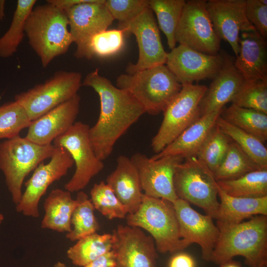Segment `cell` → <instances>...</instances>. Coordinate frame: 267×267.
<instances>
[{
    "instance_id": "cell-1",
    "label": "cell",
    "mask_w": 267,
    "mask_h": 267,
    "mask_svg": "<svg viewBox=\"0 0 267 267\" xmlns=\"http://www.w3.org/2000/svg\"><path fill=\"white\" fill-rule=\"evenodd\" d=\"M82 85L92 88L99 97V115L89 128V137L96 156L103 161L111 155L117 141L145 111L129 91L114 86L99 75L98 69L86 75Z\"/></svg>"
},
{
    "instance_id": "cell-2",
    "label": "cell",
    "mask_w": 267,
    "mask_h": 267,
    "mask_svg": "<svg viewBox=\"0 0 267 267\" xmlns=\"http://www.w3.org/2000/svg\"><path fill=\"white\" fill-rule=\"evenodd\" d=\"M217 226L220 234L211 262L221 266L240 256L250 267H267V216L236 224L217 222Z\"/></svg>"
},
{
    "instance_id": "cell-3",
    "label": "cell",
    "mask_w": 267,
    "mask_h": 267,
    "mask_svg": "<svg viewBox=\"0 0 267 267\" xmlns=\"http://www.w3.org/2000/svg\"><path fill=\"white\" fill-rule=\"evenodd\" d=\"M68 27L65 11L48 2L34 6L28 15L25 35L44 68L65 54L74 43Z\"/></svg>"
},
{
    "instance_id": "cell-4",
    "label": "cell",
    "mask_w": 267,
    "mask_h": 267,
    "mask_svg": "<svg viewBox=\"0 0 267 267\" xmlns=\"http://www.w3.org/2000/svg\"><path fill=\"white\" fill-rule=\"evenodd\" d=\"M127 224L147 231L157 252L174 254L187 247L181 238L173 203L143 194L141 203L133 214H127Z\"/></svg>"
},
{
    "instance_id": "cell-5",
    "label": "cell",
    "mask_w": 267,
    "mask_h": 267,
    "mask_svg": "<svg viewBox=\"0 0 267 267\" xmlns=\"http://www.w3.org/2000/svg\"><path fill=\"white\" fill-rule=\"evenodd\" d=\"M116 85L129 91L145 113L153 115L163 112L182 87L165 65L121 74L117 78Z\"/></svg>"
},
{
    "instance_id": "cell-6",
    "label": "cell",
    "mask_w": 267,
    "mask_h": 267,
    "mask_svg": "<svg viewBox=\"0 0 267 267\" xmlns=\"http://www.w3.org/2000/svg\"><path fill=\"white\" fill-rule=\"evenodd\" d=\"M53 144L40 145L19 135L0 142V170L13 202H20L25 177L45 159L50 158Z\"/></svg>"
},
{
    "instance_id": "cell-7",
    "label": "cell",
    "mask_w": 267,
    "mask_h": 267,
    "mask_svg": "<svg viewBox=\"0 0 267 267\" xmlns=\"http://www.w3.org/2000/svg\"><path fill=\"white\" fill-rule=\"evenodd\" d=\"M174 186L178 198L202 208L216 219L220 205L213 173L196 156L187 157L175 169Z\"/></svg>"
},
{
    "instance_id": "cell-8",
    "label": "cell",
    "mask_w": 267,
    "mask_h": 267,
    "mask_svg": "<svg viewBox=\"0 0 267 267\" xmlns=\"http://www.w3.org/2000/svg\"><path fill=\"white\" fill-rule=\"evenodd\" d=\"M207 88L193 84L182 85L179 92L163 111V121L152 139L151 146L156 154L200 117L199 104Z\"/></svg>"
},
{
    "instance_id": "cell-9",
    "label": "cell",
    "mask_w": 267,
    "mask_h": 267,
    "mask_svg": "<svg viewBox=\"0 0 267 267\" xmlns=\"http://www.w3.org/2000/svg\"><path fill=\"white\" fill-rule=\"evenodd\" d=\"M82 79L81 73L60 70L44 83L17 93L14 100L33 121L78 94Z\"/></svg>"
},
{
    "instance_id": "cell-10",
    "label": "cell",
    "mask_w": 267,
    "mask_h": 267,
    "mask_svg": "<svg viewBox=\"0 0 267 267\" xmlns=\"http://www.w3.org/2000/svg\"><path fill=\"white\" fill-rule=\"evenodd\" d=\"M89 128L88 124L76 122L53 141L54 146L62 147L69 152L75 164L74 175L64 185L65 190L71 193L84 189L104 168L103 161L98 158L92 148Z\"/></svg>"
},
{
    "instance_id": "cell-11",
    "label": "cell",
    "mask_w": 267,
    "mask_h": 267,
    "mask_svg": "<svg viewBox=\"0 0 267 267\" xmlns=\"http://www.w3.org/2000/svg\"><path fill=\"white\" fill-rule=\"evenodd\" d=\"M207 0H186L176 31V42L210 55L219 53L221 40L217 35L207 7Z\"/></svg>"
},
{
    "instance_id": "cell-12",
    "label": "cell",
    "mask_w": 267,
    "mask_h": 267,
    "mask_svg": "<svg viewBox=\"0 0 267 267\" xmlns=\"http://www.w3.org/2000/svg\"><path fill=\"white\" fill-rule=\"evenodd\" d=\"M69 152L63 147L55 146L50 161L40 163L31 177L25 183V190L16 205V210L27 217L39 218V204L48 187L65 176L74 164Z\"/></svg>"
},
{
    "instance_id": "cell-13",
    "label": "cell",
    "mask_w": 267,
    "mask_h": 267,
    "mask_svg": "<svg viewBox=\"0 0 267 267\" xmlns=\"http://www.w3.org/2000/svg\"><path fill=\"white\" fill-rule=\"evenodd\" d=\"M125 33L134 34L139 50L138 58L126 68L128 74L165 65L167 53L162 45L160 32L152 10L148 7L131 21L118 26Z\"/></svg>"
},
{
    "instance_id": "cell-14",
    "label": "cell",
    "mask_w": 267,
    "mask_h": 267,
    "mask_svg": "<svg viewBox=\"0 0 267 267\" xmlns=\"http://www.w3.org/2000/svg\"><path fill=\"white\" fill-rule=\"evenodd\" d=\"M139 177L143 194L174 202L178 198L174 186V177L177 166L184 158L169 155L154 159L137 152L130 158Z\"/></svg>"
},
{
    "instance_id": "cell-15",
    "label": "cell",
    "mask_w": 267,
    "mask_h": 267,
    "mask_svg": "<svg viewBox=\"0 0 267 267\" xmlns=\"http://www.w3.org/2000/svg\"><path fill=\"white\" fill-rule=\"evenodd\" d=\"M112 234L115 267H157L154 241L142 229L119 224Z\"/></svg>"
},
{
    "instance_id": "cell-16",
    "label": "cell",
    "mask_w": 267,
    "mask_h": 267,
    "mask_svg": "<svg viewBox=\"0 0 267 267\" xmlns=\"http://www.w3.org/2000/svg\"><path fill=\"white\" fill-rule=\"evenodd\" d=\"M223 52L210 55L179 44L167 53L165 65L181 85L213 79L221 68Z\"/></svg>"
},
{
    "instance_id": "cell-17",
    "label": "cell",
    "mask_w": 267,
    "mask_h": 267,
    "mask_svg": "<svg viewBox=\"0 0 267 267\" xmlns=\"http://www.w3.org/2000/svg\"><path fill=\"white\" fill-rule=\"evenodd\" d=\"M173 204L181 238L187 247L193 243L198 244L201 248L202 258L211 261L220 234L213 219L197 212L182 199L178 198Z\"/></svg>"
},
{
    "instance_id": "cell-18",
    "label": "cell",
    "mask_w": 267,
    "mask_h": 267,
    "mask_svg": "<svg viewBox=\"0 0 267 267\" xmlns=\"http://www.w3.org/2000/svg\"><path fill=\"white\" fill-rule=\"evenodd\" d=\"M245 3L246 0H209L206 3L217 35L230 44L236 56L239 52L240 34L256 30L247 18Z\"/></svg>"
},
{
    "instance_id": "cell-19",
    "label": "cell",
    "mask_w": 267,
    "mask_h": 267,
    "mask_svg": "<svg viewBox=\"0 0 267 267\" xmlns=\"http://www.w3.org/2000/svg\"><path fill=\"white\" fill-rule=\"evenodd\" d=\"M105 1L89 0L64 10L76 48L81 46L95 34L106 30L114 20Z\"/></svg>"
},
{
    "instance_id": "cell-20",
    "label": "cell",
    "mask_w": 267,
    "mask_h": 267,
    "mask_svg": "<svg viewBox=\"0 0 267 267\" xmlns=\"http://www.w3.org/2000/svg\"><path fill=\"white\" fill-rule=\"evenodd\" d=\"M80 100V96L77 94L33 121L25 137L40 145L51 144L75 123L79 112Z\"/></svg>"
},
{
    "instance_id": "cell-21",
    "label": "cell",
    "mask_w": 267,
    "mask_h": 267,
    "mask_svg": "<svg viewBox=\"0 0 267 267\" xmlns=\"http://www.w3.org/2000/svg\"><path fill=\"white\" fill-rule=\"evenodd\" d=\"M223 64L199 104L200 117L223 108L231 102L244 80L234 66L233 57L223 52Z\"/></svg>"
},
{
    "instance_id": "cell-22",
    "label": "cell",
    "mask_w": 267,
    "mask_h": 267,
    "mask_svg": "<svg viewBox=\"0 0 267 267\" xmlns=\"http://www.w3.org/2000/svg\"><path fill=\"white\" fill-rule=\"evenodd\" d=\"M236 69L245 81H267V44L256 30L241 33Z\"/></svg>"
},
{
    "instance_id": "cell-23",
    "label": "cell",
    "mask_w": 267,
    "mask_h": 267,
    "mask_svg": "<svg viewBox=\"0 0 267 267\" xmlns=\"http://www.w3.org/2000/svg\"><path fill=\"white\" fill-rule=\"evenodd\" d=\"M115 170L109 174L106 183L125 207L128 214H133L139 208L142 192L138 171L131 159L120 155Z\"/></svg>"
},
{
    "instance_id": "cell-24",
    "label": "cell",
    "mask_w": 267,
    "mask_h": 267,
    "mask_svg": "<svg viewBox=\"0 0 267 267\" xmlns=\"http://www.w3.org/2000/svg\"><path fill=\"white\" fill-rule=\"evenodd\" d=\"M223 109L200 117L163 150L151 158L156 159L169 155H179L184 158L196 156L210 132L216 125Z\"/></svg>"
},
{
    "instance_id": "cell-25",
    "label": "cell",
    "mask_w": 267,
    "mask_h": 267,
    "mask_svg": "<svg viewBox=\"0 0 267 267\" xmlns=\"http://www.w3.org/2000/svg\"><path fill=\"white\" fill-rule=\"evenodd\" d=\"M218 195L220 202L216 219L217 222L236 224L254 216H267V196L260 198L234 197L226 193L218 185Z\"/></svg>"
},
{
    "instance_id": "cell-26",
    "label": "cell",
    "mask_w": 267,
    "mask_h": 267,
    "mask_svg": "<svg viewBox=\"0 0 267 267\" xmlns=\"http://www.w3.org/2000/svg\"><path fill=\"white\" fill-rule=\"evenodd\" d=\"M78 204V200L72 198L70 192L59 188L52 190L44 203L42 228L61 233L70 232L71 217Z\"/></svg>"
},
{
    "instance_id": "cell-27",
    "label": "cell",
    "mask_w": 267,
    "mask_h": 267,
    "mask_svg": "<svg viewBox=\"0 0 267 267\" xmlns=\"http://www.w3.org/2000/svg\"><path fill=\"white\" fill-rule=\"evenodd\" d=\"M113 236L97 232L83 237L67 251L68 258L76 266L85 267L103 254L111 251Z\"/></svg>"
},
{
    "instance_id": "cell-28",
    "label": "cell",
    "mask_w": 267,
    "mask_h": 267,
    "mask_svg": "<svg viewBox=\"0 0 267 267\" xmlns=\"http://www.w3.org/2000/svg\"><path fill=\"white\" fill-rule=\"evenodd\" d=\"M124 33L123 30L119 29L99 32L81 46L76 48L74 56L77 58L90 59L114 55L124 46Z\"/></svg>"
},
{
    "instance_id": "cell-29",
    "label": "cell",
    "mask_w": 267,
    "mask_h": 267,
    "mask_svg": "<svg viewBox=\"0 0 267 267\" xmlns=\"http://www.w3.org/2000/svg\"><path fill=\"white\" fill-rule=\"evenodd\" d=\"M220 116L224 120L258 138L267 140V114L232 104L223 109Z\"/></svg>"
},
{
    "instance_id": "cell-30",
    "label": "cell",
    "mask_w": 267,
    "mask_h": 267,
    "mask_svg": "<svg viewBox=\"0 0 267 267\" xmlns=\"http://www.w3.org/2000/svg\"><path fill=\"white\" fill-rule=\"evenodd\" d=\"M217 182L222 190L232 196L245 198L267 196V169L255 170L237 178Z\"/></svg>"
},
{
    "instance_id": "cell-31",
    "label": "cell",
    "mask_w": 267,
    "mask_h": 267,
    "mask_svg": "<svg viewBox=\"0 0 267 267\" xmlns=\"http://www.w3.org/2000/svg\"><path fill=\"white\" fill-rule=\"evenodd\" d=\"M36 0H18L10 26L0 38V57L8 58L12 56L25 35L26 19L35 6Z\"/></svg>"
},
{
    "instance_id": "cell-32",
    "label": "cell",
    "mask_w": 267,
    "mask_h": 267,
    "mask_svg": "<svg viewBox=\"0 0 267 267\" xmlns=\"http://www.w3.org/2000/svg\"><path fill=\"white\" fill-rule=\"evenodd\" d=\"M185 2V0H148V7L156 14L171 50L176 47V31Z\"/></svg>"
},
{
    "instance_id": "cell-33",
    "label": "cell",
    "mask_w": 267,
    "mask_h": 267,
    "mask_svg": "<svg viewBox=\"0 0 267 267\" xmlns=\"http://www.w3.org/2000/svg\"><path fill=\"white\" fill-rule=\"evenodd\" d=\"M216 124L261 169H267V149L264 142L256 136L227 122L220 116Z\"/></svg>"
},
{
    "instance_id": "cell-34",
    "label": "cell",
    "mask_w": 267,
    "mask_h": 267,
    "mask_svg": "<svg viewBox=\"0 0 267 267\" xmlns=\"http://www.w3.org/2000/svg\"><path fill=\"white\" fill-rule=\"evenodd\" d=\"M260 169L255 162L231 140L223 160L214 175L216 181L229 180Z\"/></svg>"
},
{
    "instance_id": "cell-35",
    "label": "cell",
    "mask_w": 267,
    "mask_h": 267,
    "mask_svg": "<svg viewBox=\"0 0 267 267\" xmlns=\"http://www.w3.org/2000/svg\"><path fill=\"white\" fill-rule=\"evenodd\" d=\"M76 199L78 204L71 217L72 229L66 234V238L75 241L86 236L97 232L99 225L94 214V208L88 196L79 191Z\"/></svg>"
},
{
    "instance_id": "cell-36",
    "label": "cell",
    "mask_w": 267,
    "mask_h": 267,
    "mask_svg": "<svg viewBox=\"0 0 267 267\" xmlns=\"http://www.w3.org/2000/svg\"><path fill=\"white\" fill-rule=\"evenodd\" d=\"M231 139L217 125L213 127L196 157L213 173L223 160Z\"/></svg>"
},
{
    "instance_id": "cell-37",
    "label": "cell",
    "mask_w": 267,
    "mask_h": 267,
    "mask_svg": "<svg viewBox=\"0 0 267 267\" xmlns=\"http://www.w3.org/2000/svg\"><path fill=\"white\" fill-rule=\"evenodd\" d=\"M32 121L24 108L13 100L0 106V139H10L19 135Z\"/></svg>"
},
{
    "instance_id": "cell-38",
    "label": "cell",
    "mask_w": 267,
    "mask_h": 267,
    "mask_svg": "<svg viewBox=\"0 0 267 267\" xmlns=\"http://www.w3.org/2000/svg\"><path fill=\"white\" fill-rule=\"evenodd\" d=\"M90 195L94 209L108 219H124L128 214L124 205L104 181L93 185Z\"/></svg>"
},
{
    "instance_id": "cell-39",
    "label": "cell",
    "mask_w": 267,
    "mask_h": 267,
    "mask_svg": "<svg viewBox=\"0 0 267 267\" xmlns=\"http://www.w3.org/2000/svg\"><path fill=\"white\" fill-rule=\"evenodd\" d=\"M231 102L267 114V81H244Z\"/></svg>"
},
{
    "instance_id": "cell-40",
    "label": "cell",
    "mask_w": 267,
    "mask_h": 267,
    "mask_svg": "<svg viewBox=\"0 0 267 267\" xmlns=\"http://www.w3.org/2000/svg\"><path fill=\"white\" fill-rule=\"evenodd\" d=\"M105 4L118 26L136 18L148 7V0H105Z\"/></svg>"
},
{
    "instance_id": "cell-41",
    "label": "cell",
    "mask_w": 267,
    "mask_h": 267,
    "mask_svg": "<svg viewBox=\"0 0 267 267\" xmlns=\"http://www.w3.org/2000/svg\"><path fill=\"white\" fill-rule=\"evenodd\" d=\"M247 18L264 39L267 37V0H246Z\"/></svg>"
},
{
    "instance_id": "cell-42",
    "label": "cell",
    "mask_w": 267,
    "mask_h": 267,
    "mask_svg": "<svg viewBox=\"0 0 267 267\" xmlns=\"http://www.w3.org/2000/svg\"><path fill=\"white\" fill-rule=\"evenodd\" d=\"M196 262L190 254L179 251L174 254L170 259L168 267H196Z\"/></svg>"
},
{
    "instance_id": "cell-43",
    "label": "cell",
    "mask_w": 267,
    "mask_h": 267,
    "mask_svg": "<svg viewBox=\"0 0 267 267\" xmlns=\"http://www.w3.org/2000/svg\"><path fill=\"white\" fill-rule=\"evenodd\" d=\"M115 257L111 250L88 264L85 267H115Z\"/></svg>"
},
{
    "instance_id": "cell-44",
    "label": "cell",
    "mask_w": 267,
    "mask_h": 267,
    "mask_svg": "<svg viewBox=\"0 0 267 267\" xmlns=\"http://www.w3.org/2000/svg\"><path fill=\"white\" fill-rule=\"evenodd\" d=\"M220 266V267H241V265L239 263L232 260L221 265Z\"/></svg>"
},
{
    "instance_id": "cell-45",
    "label": "cell",
    "mask_w": 267,
    "mask_h": 267,
    "mask_svg": "<svg viewBox=\"0 0 267 267\" xmlns=\"http://www.w3.org/2000/svg\"><path fill=\"white\" fill-rule=\"evenodd\" d=\"M4 0H0V19H2L4 15Z\"/></svg>"
},
{
    "instance_id": "cell-46",
    "label": "cell",
    "mask_w": 267,
    "mask_h": 267,
    "mask_svg": "<svg viewBox=\"0 0 267 267\" xmlns=\"http://www.w3.org/2000/svg\"><path fill=\"white\" fill-rule=\"evenodd\" d=\"M53 267H67L66 265L60 261L57 262L53 266Z\"/></svg>"
},
{
    "instance_id": "cell-47",
    "label": "cell",
    "mask_w": 267,
    "mask_h": 267,
    "mask_svg": "<svg viewBox=\"0 0 267 267\" xmlns=\"http://www.w3.org/2000/svg\"><path fill=\"white\" fill-rule=\"evenodd\" d=\"M3 220H4L3 215L2 214L0 213V224L2 223Z\"/></svg>"
}]
</instances>
